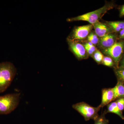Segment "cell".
<instances>
[{"instance_id":"obj_12","label":"cell","mask_w":124,"mask_h":124,"mask_svg":"<svg viewBox=\"0 0 124 124\" xmlns=\"http://www.w3.org/2000/svg\"><path fill=\"white\" fill-rule=\"evenodd\" d=\"M107 112L115 113L119 116L122 119L124 120V116L122 112L117 107L116 102H113L110 103L107 105Z\"/></svg>"},{"instance_id":"obj_16","label":"cell","mask_w":124,"mask_h":124,"mask_svg":"<svg viewBox=\"0 0 124 124\" xmlns=\"http://www.w3.org/2000/svg\"><path fill=\"white\" fill-rule=\"evenodd\" d=\"M88 39L89 42H91L93 45L97 44L99 42V40L98 36L93 32L90 33L88 36Z\"/></svg>"},{"instance_id":"obj_4","label":"cell","mask_w":124,"mask_h":124,"mask_svg":"<svg viewBox=\"0 0 124 124\" xmlns=\"http://www.w3.org/2000/svg\"><path fill=\"white\" fill-rule=\"evenodd\" d=\"M72 107L84 117L86 121L90 119L94 120L97 119L99 116L98 112L101 108L100 105L95 107L84 102L73 104Z\"/></svg>"},{"instance_id":"obj_5","label":"cell","mask_w":124,"mask_h":124,"mask_svg":"<svg viewBox=\"0 0 124 124\" xmlns=\"http://www.w3.org/2000/svg\"><path fill=\"white\" fill-rule=\"evenodd\" d=\"M124 49V41H120L116 42L109 48L103 49V52L105 54L111 58L117 66Z\"/></svg>"},{"instance_id":"obj_13","label":"cell","mask_w":124,"mask_h":124,"mask_svg":"<svg viewBox=\"0 0 124 124\" xmlns=\"http://www.w3.org/2000/svg\"><path fill=\"white\" fill-rule=\"evenodd\" d=\"M107 24L116 32H119L124 28V21L107 22Z\"/></svg>"},{"instance_id":"obj_22","label":"cell","mask_w":124,"mask_h":124,"mask_svg":"<svg viewBox=\"0 0 124 124\" xmlns=\"http://www.w3.org/2000/svg\"><path fill=\"white\" fill-rule=\"evenodd\" d=\"M119 37L121 39H124V28L120 31Z\"/></svg>"},{"instance_id":"obj_6","label":"cell","mask_w":124,"mask_h":124,"mask_svg":"<svg viewBox=\"0 0 124 124\" xmlns=\"http://www.w3.org/2000/svg\"><path fill=\"white\" fill-rule=\"evenodd\" d=\"M67 40L70 50L78 59L81 60L88 58V53L84 45L69 38Z\"/></svg>"},{"instance_id":"obj_3","label":"cell","mask_w":124,"mask_h":124,"mask_svg":"<svg viewBox=\"0 0 124 124\" xmlns=\"http://www.w3.org/2000/svg\"><path fill=\"white\" fill-rule=\"evenodd\" d=\"M20 94L11 93L0 97V115H7L17 108L19 104Z\"/></svg>"},{"instance_id":"obj_23","label":"cell","mask_w":124,"mask_h":124,"mask_svg":"<svg viewBox=\"0 0 124 124\" xmlns=\"http://www.w3.org/2000/svg\"><path fill=\"white\" fill-rule=\"evenodd\" d=\"M120 15L121 16H124V5L121 8Z\"/></svg>"},{"instance_id":"obj_14","label":"cell","mask_w":124,"mask_h":124,"mask_svg":"<svg viewBox=\"0 0 124 124\" xmlns=\"http://www.w3.org/2000/svg\"><path fill=\"white\" fill-rule=\"evenodd\" d=\"M107 113L106 111L99 116L98 117L94 120V124H108V120L105 117V115Z\"/></svg>"},{"instance_id":"obj_9","label":"cell","mask_w":124,"mask_h":124,"mask_svg":"<svg viewBox=\"0 0 124 124\" xmlns=\"http://www.w3.org/2000/svg\"><path fill=\"white\" fill-rule=\"evenodd\" d=\"M114 100V93L112 88H104L102 90V100L100 105L101 108Z\"/></svg>"},{"instance_id":"obj_2","label":"cell","mask_w":124,"mask_h":124,"mask_svg":"<svg viewBox=\"0 0 124 124\" xmlns=\"http://www.w3.org/2000/svg\"><path fill=\"white\" fill-rule=\"evenodd\" d=\"M113 6L112 4L108 3L104 6L97 10L89 12L87 13L79 16L75 17L70 18L67 20L68 22H73L77 21H85L88 22L90 24L93 25L95 23L99 21L102 17L109 10L112 8Z\"/></svg>"},{"instance_id":"obj_17","label":"cell","mask_w":124,"mask_h":124,"mask_svg":"<svg viewBox=\"0 0 124 124\" xmlns=\"http://www.w3.org/2000/svg\"><path fill=\"white\" fill-rule=\"evenodd\" d=\"M102 64L106 66L111 67L114 65V62L111 58L109 56H105L103 59Z\"/></svg>"},{"instance_id":"obj_15","label":"cell","mask_w":124,"mask_h":124,"mask_svg":"<svg viewBox=\"0 0 124 124\" xmlns=\"http://www.w3.org/2000/svg\"><path fill=\"white\" fill-rule=\"evenodd\" d=\"M103 57L104 56L98 50H96L93 54V58L98 63H102Z\"/></svg>"},{"instance_id":"obj_18","label":"cell","mask_w":124,"mask_h":124,"mask_svg":"<svg viewBox=\"0 0 124 124\" xmlns=\"http://www.w3.org/2000/svg\"><path fill=\"white\" fill-rule=\"evenodd\" d=\"M116 74L119 81L124 83V68H120L116 71Z\"/></svg>"},{"instance_id":"obj_10","label":"cell","mask_w":124,"mask_h":124,"mask_svg":"<svg viewBox=\"0 0 124 124\" xmlns=\"http://www.w3.org/2000/svg\"><path fill=\"white\" fill-rule=\"evenodd\" d=\"M116 36L115 34L110 33L100 38L99 40L100 46L103 49L109 48L116 43Z\"/></svg>"},{"instance_id":"obj_11","label":"cell","mask_w":124,"mask_h":124,"mask_svg":"<svg viewBox=\"0 0 124 124\" xmlns=\"http://www.w3.org/2000/svg\"><path fill=\"white\" fill-rule=\"evenodd\" d=\"M114 93V100L124 97V83L119 81L114 88H112Z\"/></svg>"},{"instance_id":"obj_1","label":"cell","mask_w":124,"mask_h":124,"mask_svg":"<svg viewBox=\"0 0 124 124\" xmlns=\"http://www.w3.org/2000/svg\"><path fill=\"white\" fill-rule=\"evenodd\" d=\"M17 72L14 65L9 62L0 63V93L7 90L13 81Z\"/></svg>"},{"instance_id":"obj_19","label":"cell","mask_w":124,"mask_h":124,"mask_svg":"<svg viewBox=\"0 0 124 124\" xmlns=\"http://www.w3.org/2000/svg\"><path fill=\"white\" fill-rule=\"evenodd\" d=\"M116 102L120 110L122 112L124 110V97L118 99Z\"/></svg>"},{"instance_id":"obj_24","label":"cell","mask_w":124,"mask_h":124,"mask_svg":"<svg viewBox=\"0 0 124 124\" xmlns=\"http://www.w3.org/2000/svg\"><path fill=\"white\" fill-rule=\"evenodd\" d=\"M119 68H124V57L123 58V59H122L121 62V64Z\"/></svg>"},{"instance_id":"obj_21","label":"cell","mask_w":124,"mask_h":124,"mask_svg":"<svg viewBox=\"0 0 124 124\" xmlns=\"http://www.w3.org/2000/svg\"><path fill=\"white\" fill-rule=\"evenodd\" d=\"M93 45H94L91 42H89L85 44L84 46L85 48L86 49L90 48V47L93 46Z\"/></svg>"},{"instance_id":"obj_7","label":"cell","mask_w":124,"mask_h":124,"mask_svg":"<svg viewBox=\"0 0 124 124\" xmlns=\"http://www.w3.org/2000/svg\"><path fill=\"white\" fill-rule=\"evenodd\" d=\"M93 28V25L91 24L76 28L73 30L71 39L73 40H82L86 38L89 35Z\"/></svg>"},{"instance_id":"obj_20","label":"cell","mask_w":124,"mask_h":124,"mask_svg":"<svg viewBox=\"0 0 124 124\" xmlns=\"http://www.w3.org/2000/svg\"><path fill=\"white\" fill-rule=\"evenodd\" d=\"M85 50L88 54L90 55H92L96 51V48L93 45L90 48L85 49Z\"/></svg>"},{"instance_id":"obj_8","label":"cell","mask_w":124,"mask_h":124,"mask_svg":"<svg viewBox=\"0 0 124 124\" xmlns=\"http://www.w3.org/2000/svg\"><path fill=\"white\" fill-rule=\"evenodd\" d=\"M93 25L95 30V34L101 38L111 33L112 30L108 24L100 22L99 21Z\"/></svg>"}]
</instances>
